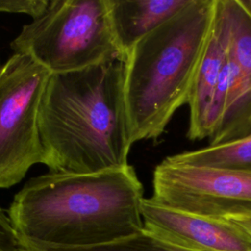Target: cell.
Wrapping results in <instances>:
<instances>
[{
    "instance_id": "7c38bea8",
    "label": "cell",
    "mask_w": 251,
    "mask_h": 251,
    "mask_svg": "<svg viewBox=\"0 0 251 251\" xmlns=\"http://www.w3.org/2000/svg\"><path fill=\"white\" fill-rule=\"evenodd\" d=\"M53 251H192L170 243L153 233L143 229L136 234L108 244L70 250Z\"/></svg>"
},
{
    "instance_id": "ba28073f",
    "label": "cell",
    "mask_w": 251,
    "mask_h": 251,
    "mask_svg": "<svg viewBox=\"0 0 251 251\" xmlns=\"http://www.w3.org/2000/svg\"><path fill=\"white\" fill-rule=\"evenodd\" d=\"M228 48L227 19L222 0H218L210 38L187 102L189 106L187 136L190 140H200L210 136L208 128L210 107L222 70L228 56Z\"/></svg>"
},
{
    "instance_id": "277c9868",
    "label": "cell",
    "mask_w": 251,
    "mask_h": 251,
    "mask_svg": "<svg viewBox=\"0 0 251 251\" xmlns=\"http://www.w3.org/2000/svg\"><path fill=\"white\" fill-rule=\"evenodd\" d=\"M51 75L124 59L111 28L106 0H53L10 44Z\"/></svg>"
},
{
    "instance_id": "5b68a950",
    "label": "cell",
    "mask_w": 251,
    "mask_h": 251,
    "mask_svg": "<svg viewBox=\"0 0 251 251\" xmlns=\"http://www.w3.org/2000/svg\"><path fill=\"white\" fill-rule=\"evenodd\" d=\"M50 75L25 54L14 53L0 65V188L19 183L33 165L44 164L38 118Z\"/></svg>"
},
{
    "instance_id": "8fae6325",
    "label": "cell",
    "mask_w": 251,
    "mask_h": 251,
    "mask_svg": "<svg viewBox=\"0 0 251 251\" xmlns=\"http://www.w3.org/2000/svg\"><path fill=\"white\" fill-rule=\"evenodd\" d=\"M222 3L228 24V52L242 84L251 92V16L238 0H222Z\"/></svg>"
},
{
    "instance_id": "4fadbf2b",
    "label": "cell",
    "mask_w": 251,
    "mask_h": 251,
    "mask_svg": "<svg viewBox=\"0 0 251 251\" xmlns=\"http://www.w3.org/2000/svg\"><path fill=\"white\" fill-rule=\"evenodd\" d=\"M49 3L48 0H0V13L25 14L34 20L46 11Z\"/></svg>"
},
{
    "instance_id": "8992f818",
    "label": "cell",
    "mask_w": 251,
    "mask_h": 251,
    "mask_svg": "<svg viewBox=\"0 0 251 251\" xmlns=\"http://www.w3.org/2000/svg\"><path fill=\"white\" fill-rule=\"evenodd\" d=\"M151 198L209 218L251 216V171L179 165L166 158L154 170Z\"/></svg>"
},
{
    "instance_id": "2e32d148",
    "label": "cell",
    "mask_w": 251,
    "mask_h": 251,
    "mask_svg": "<svg viewBox=\"0 0 251 251\" xmlns=\"http://www.w3.org/2000/svg\"><path fill=\"white\" fill-rule=\"evenodd\" d=\"M241 6L246 10V12L251 16V0H238Z\"/></svg>"
},
{
    "instance_id": "9a60e30c",
    "label": "cell",
    "mask_w": 251,
    "mask_h": 251,
    "mask_svg": "<svg viewBox=\"0 0 251 251\" xmlns=\"http://www.w3.org/2000/svg\"><path fill=\"white\" fill-rule=\"evenodd\" d=\"M226 220H230L231 222L236 224L238 226H240L251 238V216L235 217V218H230Z\"/></svg>"
},
{
    "instance_id": "5bb4252c",
    "label": "cell",
    "mask_w": 251,
    "mask_h": 251,
    "mask_svg": "<svg viewBox=\"0 0 251 251\" xmlns=\"http://www.w3.org/2000/svg\"><path fill=\"white\" fill-rule=\"evenodd\" d=\"M0 251H21L8 214L0 207Z\"/></svg>"
},
{
    "instance_id": "7a4b0ae2",
    "label": "cell",
    "mask_w": 251,
    "mask_h": 251,
    "mask_svg": "<svg viewBox=\"0 0 251 251\" xmlns=\"http://www.w3.org/2000/svg\"><path fill=\"white\" fill-rule=\"evenodd\" d=\"M125 77L123 59L50 75L38 118L43 165L50 172L89 174L128 166L132 143Z\"/></svg>"
},
{
    "instance_id": "6da1fadb",
    "label": "cell",
    "mask_w": 251,
    "mask_h": 251,
    "mask_svg": "<svg viewBox=\"0 0 251 251\" xmlns=\"http://www.w3.org/2000/svg\"><path fill=\"white\" fill-rule=\"evenodd\" d=\"M143 199L130 165L89 174L49 172L24 184L8 216L21 251L90 248L141 231Z\"/></svg>"
},
{
    "instance_id": "9c48e42d",
    "label": "cell",
    "mask_w": 251,
    "mask_h": 251,
    "mask_svg": "<svg viewBox=\"0 0 251 251\" xmlns=\"http://www.w3.org/2000/svg\"><path fill=\"white\" fill-rule=\"evenodd\" d=\"M116 44L125 61L145 35L171 19L190 0H106Z\"/></svg>"
},
{
    "instance_id": "3957f363",
    "label": "cell",
    "mask_w": 251,
    "mask_h": 251,
    "mask_svg": "<svg viewBox=\"0 0 251 251\" xmlns=\"http://www.w3.org/2000/svg\"><path fill=\"white\" fill-rule=\"evenodd\" d=\"M217 6L218 0H190L128 53L125 93L132 144L156 140L175 113L187 104Z\"/></svg>"
},
{
    "instance_id": "30bf717a",
    "label": "cell",
    "mask_w": 251,
    "mask_h": 251,
    "mask_svg": "<svg viewBox=\"0 0 251 251\" xmlns=\"http://www.w3.org/2000/svg\"><path fill=\"white\" fill-rule=\"evenodd\" d=\"M176 164L251 171V133L241 138L167 157Z\"/></svg>"
},
{
    "instance_id": "52a82bcc",
    "label": "cell",
    "mask_w": 251,
    "mask_h": 251,
    "mask_svg": "<svg viewBox=\"0 0 251 251\" xmlns=\"http://www.w3.org/2000/svg\"><path fill=\"white\" fill-rule=\"evenodd\" d=\"M143 227L192 251H251L250 236L226 219H215L167 207L151 197L141 203Z\"/></svg>"
}]
</instances>
